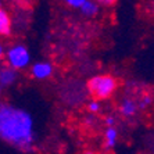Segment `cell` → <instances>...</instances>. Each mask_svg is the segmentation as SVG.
I'll list each match as a JSON object with an SVG mask.
<instances>
[{"label":"cell","instance_id":"obj_12","mask_svg":"<svg viewBox=\"0 0 154 154\" xmlns=\"http://www.w3.org/2000/svg\"><path fill=\"white\" fill-rule=\"evenodd\" d=\"M67 4L71 6V7H81V6L83 4V2L82 0H79V2H67Z\"/></svg>","mask_w":154,"mask_h":154},{"label":"cell","instance_id":"obj_8","mask_svg":"<svg viewBox=\"0 0 154 154\" xmlns=\"http://www.w3.org/2000/svg\"><path fill=\"white\" fill-rule=\"evenodd\" d=\"M14 79H15L14 71H11V69H8V68L0 69V83H2V85H10Z\"/></svg>","mask_w":154,"mask_h":154},{"label":"cell","instance_id":"obj_3","mask_svg":"<svg viewBox=\"0 0 154 154\" xmlns=\"http://www.w3.org/2000/svg\"><path fill=\"white\" fill-rule=\"evenodd\" d=\"M61 99L69 106H78L83 103L86 99V86L82 82H78L75 79H71L68 82H65L60 90Z\"/></svg>","mask_w":154,"mask_h":154},{"label":"cell","instance_id":"obj_7","mask_svg":"<svg viewBox=\"0 0 154 154\" xmlns=\"http://www.w3.org/2000/svg\"><path fill=\"white\" fill-rule=\"evenodd\" d=\"M51 71H53V68H51V65L49 63H39V64H36L32 67V75L39 79L50 76Z\"/></svg>","mask_w":154,"mask_h":154},{"label":"cell","instance_id":"obj_13","mask_svg":"<svg viewBox=\"0 0 154 154\" xmlns=\"http://www.w3.org/2000/svg\"><path fill=\"white\" fill-rule=\"evenodd\" d=\"M0 57H2V46H0Z\"/></svg>","mask_w":154,"mask_h":154},{"label":"cell","instance_id":"obj_5","mask_svg":"<svg viewBox=\"0 0 154 154\" xmlns=\"http://www.w3.org/2000/svg\"><path fill=\"white\" fill-rule=\"evenodd\" d=\"M137 110H139L137 101L135 99H132V97H125L122 100L121 106H119V111L125 117H133L137 112Z\"/></svg>","mask_w":154,"mask_h":154},{"label":"cell","instance_id":"obj_6","mask_svg":"<svg viewBox=\"0 0 154 154\" xmlns=\"http://www.w3.org/2000/svg\"><path fill=\"white\" fill-rule=\"evenodd\" d=\"M11 17L4 8H0V35L10 36L11 35Z\"/></svg>","mask_w":154,"mask_h":154},{"label":"cell","instance_id":"obj_9","mask_svg":"<svg viewBox=\"0 0 154 154\" xmlns=\"http://www.w3.org/2000/svg\"><path fill=\"white\" fill-rule=\"evenodd\" d=\"M117 135H118L117 129L112 128V126H108L107 131H106V147L111 149L114 146L115 142H117Z\"/></svg>","mask_w":154,"mask_h":154},{"label":"cell","instance_id":"obj_2","mask_svg":"<svg viewBox=\"0 0 154 154\" xmlns=\"http://www.w3.org/2000/svg\"><path fill=\"white\" fill-rule=\"evenodd\" d=\"M85 86H86V92L93 99V101L107 100L119 88V79L110 75V74L96 75L92 76L86 82Z\"/></svg>","mask_w":154,"mask_h":154},{"label":"cell","instance_id":"obj_4","mask_svg":"<svg viewBox=\"0 0 154 154\" xmlns=\"http://www.w3.org/2000/svg\"><path fill=\"white\" fill-rule=\"evenodd\" d=\"M8 64L14 69H20L26 67L29 61V53L24 46H14L11 47L7 53Z\"/></svg>","mask_w":154,"mask_h":154},{"label":"cell","instance_id":"obj_1","mask_svg":"<svg viewBox=\"0 0 154 154\" xmlns=\"http://www.w3.org/2000/svg\"><path fill=\"white\" fill-rule=\"evenodd\" d=\"M0 139L24 153L32 150V119L28 112L0 101Z\"/></svg>","mask_w":154,"mask_h":154},{"label":"cell","instance_id":"obj_10","mask_svg":"<svg viewBox=\"0 0 154 154\" xmlns=\"http://www.w3.org/2000/svg\"><path fill=\"white\" fill-rule=\"evenodd\" d=\"M81 7H82V13L88 17H94L97 14V10H99L97 4L93 3V2H83Z\"/></svg>","mask_w":154,"mask_h":154},{"label":"cell","instance_id":"obj_11","mask_svg":"<svg viewBox=\"0 0 154 154\" xmlns=\"http://www.w3.org/2000/svg\"><path fill=\"white\" fill-rule=\"evenodd\" d=\"M88 108H89V111L96 112L97 110H99V104H97V101H92V103L88 106Z\"/></svg>","mask_w":154,"mask_h":154}]
</instances>
